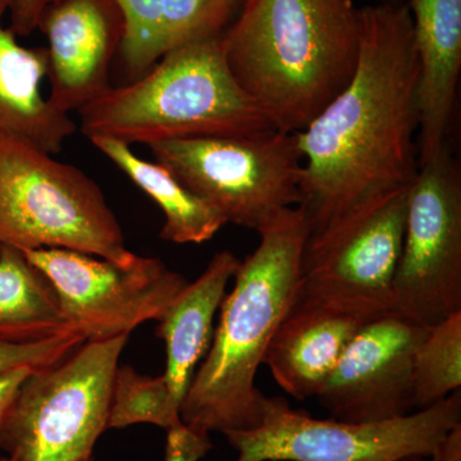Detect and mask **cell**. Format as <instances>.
Wrapping results in <instances>:
<instances>
[{
  "label": "cell",
  "instance_id": "cell-25",
  "mask_svg": "<svg viewBox=\"0 0 461 461\" xmlns=\"http://www.w3.org/2000/svg\"><path fill=\"white\" fill-rule=\"evenodd\" d=\"M57 0H9V29L17 36H29L38 30L45 9Z\"/></svg>",
  "mask_w": 461,
  "mask_h": 461
},
{
  "label": "cell",
  "instance_id": "cell-16",
  "mask_svg": "<svg viewBox=\"0 0 461 461\" xmlns=\"http://www.w3.org/2000/svg\"><path fill=\"white\" fill-rule=\"evenodd\" d=\"M123 18L120 54L129 81L147 74L169 51L222 38L244 0H113Z\"/></svg>",
  "mask_w": 461,
  "mask_h": 461
},
{
  "label": "cell",
  "instance_id": "cell-23",
  "mask_svg": "<svg viewBox=\"0 0 461 461\" xmlns=\"http://www.w3.org/2000/svg\"><path fill=\"white\" fill-rule=\"evenodd\" d=\"M85 341L86 338L78 332L26 344L0 341V373L17 366H32L36 371L47 368L65 359Z\"/></svg>",
  "mask_w": 461,
  "mask_h": 461
},
{
  "label": "cell",
  "instance_id": "cell-1",
  "mask_svg": "<svg viewBox=\"0 0 461 461\" xmlns=\"http://www.w3.org/2000/svg\"><path fill=\"white\" fill-rule=\"evenodd\" d=\"M359 59L350 83L296 132L299 206L308 244L411 187L420 171L418 60L409 3L360 8Z\"/></svg>",
  "mask_w": 461,
  "mask_h": 461
},
{
  "label": "cell",
  "instance_id": "cell-19",
  "mask_svg": "<svg viewBox=\"0 0 461 461\" xmlns=\"http://www.w3.org/2000/svg\"><path fill=\"white\" fill-rule=\"evenodd\" d=\"M89 140L162 209L160 239L173 244H203L226 224L213 206L191 193L167 167L142 159L130 145L115 139L93 136Z\"/></svg>",
  "mask_w": 461,
  "mask_h": 461
},
{
  "label": "cell",
  "instance_id": "cell-3",
  "mask_svg": "<svg viewBox=\"0 0 461 461\" xmlns=\"http://www.w3.org/2000/svg\"><path fill=\"white\" fill-rule=\"evenodd\" d=\"M260 242L240 262L221 304L211 348L181 405V421L202 435L259 426L264 395L256 386L276 330L295 303L311 229L299 206L258 230Z\"/></svg>",
  "mask_w": 461,
  "mask_h": 461
},
{
  "label": "cell",
  "instance_id": "cell-17",
  "mask_svg": "<svg viewBox=\"0 0 461 461\" xmlns=\"http://www.w3.org/2000/svg\"><path fill=\"white\" fill-rule=\"evenodd\" d=\"M8 11L9 0H0V132L20 136L56 156L77 126L42 95L50 69L47 48L21 45L5 25Z\"/></svg>",
  "mask_w": 461,
  "mask_h": 461
},
{
  "label": "cell",
  "instance_id": "cell-9",
  "mask_svg": "<svg viewBox=\"0 0 461 461\" xmlns=\"http://www.w3.org/2000/svg\"><path fill=\"white\" fill-rule=\"evenodd\" d=\"M461 312V176L445 144L409 191L391 313L430 327Z\"/></svg>",
  "mask_w": 461,
  "mask_h": 461
},
{
  "label": "cell",
  "instance_id": "cell-18",
  "mask_svg": "<svg viewBox=\"0 0 461 461\" xmlns=\"http://www.w3.org/2000/svg\"><path fill=\"white\" fill-rule=\"evenodd\" d=\"M239 264L229 250L215 254L205 271L186 285L158 320L157 336L165 341L167 354L166 371L160 375L180 412L194 375L211 348L215 313Z\"/></svg>",
  "mask_w": 461,
  "mask_h": 461
},
{
  "label": "cell",
  "instance_id": "cell-28",
  "mask_svg": "<svg viewBox=\"0 0 461 461\" xmlns=\"http://www.w3.org/2000/svg\"><path fill=\"white\" fill-rule=\"evenodd\" d=\"M402 461H424V457L412 456V457H408V459H403Z\"/></svg>",
  "mask_w": 461,
  "mask_h": 461
},
{
  "label": "cell",
  "instance_id": "cell-30",
  "mask_svg": "<svg viewBox=\"0 0 461 461\" xmlns=\"http://www.w3.org/2000/svg\"><path fill=\"white\" fill-rule=\"evenodd\" d=\"M0 461H14L11 459V457H3V459H0Z\"/></svg>",
  "mask_w": 461,
  "mask_h": 461
},
{
  "label": "cell",
  "instance_id": "cell-21",
  "mask_svg": "<svg viewBox=\"0 0 461 461\" xmlns=\"http://www.w3.org/2000/svg\"><path fill=\"white\" fill-rule=\"evenodd\" d=\"M461 387V312L427 329L412 357L415 411L442 402Z\"/></svg>",
  "mask_w": 461,
  "mask_h": 461
},
{
  "label": "cell",
  "instance_id": "cell-14",
  "mask_svg": "<svg viewBox=\"0 0 461 461\" xmlns=\"http://www.w3.org/2000/svg\"><path fill=\"white\" fill-rule=\"evenodd\" d=\"M387 313L357 303L296 299L263 364L285 393L304 402L317 395L354 336Z\"/></svg>",
  "mask_w": 461,
  "mask_h": 461
},
{
  "label": "cell",
  "instance_id": "cell-22",
  "mask_svg": "<svg viewBox=\"0 0 461 461\" xmlns=\"http://www.w3.org/2000/svg\"><path fill=\"white\" fill-rule=\"evenodd\" d=\"M142 423L172 429L181 423L180 408L173 402L162 375L150 377L131 366H118L108 429Z\"/></svg>",
  "mask_w": 461,
  "mask_h": 461
},
{
  "label": "cell",
  "instance_id": "cell-15",
  "mask_svg": "<svg viewBox=\"0 0 461 461\" xmlns=\"http://www.w3.org/2000/svg\"><path fill=\"white\" fill-rule=\"evenodd\" d=\"M418 60L420 163L447 144L461 69V0H409Z\"/></svg>",
  "mask_w": 461,
  "mask_h": 461
},
{
  "label": "cell",
  "instance_id": "cell-8",
  "mask_svg": "<svg viewBox=\"0 0 461 461\" xmlns=\"http://www.w3.org/2000/svg\"><path fill=\"white\" fill-rule=\"evenodd\" d=\"M461 423V391L403 417L373 423L317 420L282 397H264L259 426L224 433L236 461H402L430 457Z\"/></svg>",
  "mask_w": 461,
  "mask_h": 461
},
{
  "label": "cell",
  "instance_id": "cell-2",
  "mask_svg": "<svg viewBox=\"0 0 461 461\" xmlns=\"http://www.w3.org/2000/svg\"><path fill=\"white\" fill-rule=\"evenodd\" d=\"M362 18L353 0H244L227 65L278 131L300 132L348 86Z\"/></svg>",
  "mask_w": 461,
  "mask_h": 461
},
{
  "label": "cell",
  "instance_id": "cell-27",
  "mask_svg": "<svg viewBox=\"0 0 461 461\" xmlns=\"http://www.w3.org/2000/svg\"><path fill=\"white\" fill-rule=\"evenodd\" d=\"M430 461H461V423L442 437L430 455Z\"/></svg>",
  "mask_w": 461,
  "mask_h": 461
},
{
  "label": "cell",
  "instance_id": "cell-6",
  "mask_svg": "<svg viewBox=\"0 0 461 461\" xmlns=\"http://www.w3.org/2000/svg\"><path fill=\"white\" fill-rule=\"evenodd\" d=\"M130 335L86 339L23 382L0 420V448L14 461H93L108 429L115 373Z\"/></svg>",
  "mask_w": 461,
  "mask_h": 461
},
{
  "label": "cell",
  "instance_id": "cell-12",
  "mask_svg": "<svg viewBox=\"0 0 461 461\" xmlns=\"http://www.w3.org/2000/svg\"><path fill=\"white\" fill-rule=\"evenodd\" d=\"M429 327L393 313L375 318L346 346L318 402L330 418L373 423L415 411L412 357Z\"/></svg>",
  "mask_w": 461,
  "mask_h": 461
},
{
  "label": "cell",
  "instance_id": "cell-10",
  "mask_svg": "<svg viewBox=\"0 0 461 461\" xmlns=\"http://www.w3.org/2000/svg\"><path fill=\"white\" fill-rule=\"evenodd\" d=\"M23 253L50 280L67 321L86 339L130 335L159 320L189 284L157 258L138 256L122 266L67 249Z\"/></svg>",
  "mask_w": 461,
  "mask_h": 461
},
{
  "label": "cell",
  "instance_id": "cell-4",
  "mask_svg": "<svg viewBox=\"0 0 461 461\" xmlns=\"http://www.w3.org/2000/svg\"><path fill=\"white\" fill-rule=\"evenodd\" d=\"M222 38L177 48L138 80L112 86L78 111L81 132L87 139L107 136L130 147H149L276 131L233 77Z\"/></svg>",
  "mask_w": 461,
  "mask_h": 461
},
{
  "label": "cell",
  "instance_id": "cell-24",
  "mask_svg": "<svg viewBox=\"0 0 461 461\" xmlns=\"http://www.w3.org/2000/svg\"><path fill=\"white\" fill-rule=\"evenodd\" d=\"M212 447L211 436L195 432L182 421L167 429L166 461H200Z\"/></svg>",
  "mask_w": 461,
  "mask_h": 461
},
{
  "label": "cell",
  "instance_id": "cell-7",
  "mask_svg": "<svg viewBox=\"0 0 461 461\" xmlns=\"http://www.w3.org/2000/svg\"><path fill=\"white\" fill-rule=\"evenodd\" d=\"M191 191L226 223L257 232L302 202L303 154L296 132L242 138H195L149 145Z\"/></svg>",
  "mask_w": 461,
  "mask_h": 461
},
{
  "label": "cell",
  "instance_id": "cell-13",
  "mask_svg": "<svg viewBox=\"0 0 461 461\" xmlns=\"http://www.w3.org/2000/svg\"><path fill=\"white\" fill-rule=\"evenodd\" d=\"M38 30L48 41V100L58 111L78 112L111 89V66L123 38L113 0H57Z\"/></svg>",
  "mask_w": 461,
  "mask_h": 461
},
{
  "label": "cell",
  "instance_id": "cell-5",
  "mask_svg": "<svg viewBox=\"0 0 461 461\" xmlns=\"http://www.w3.org/2000/svg\"><path fill=\"white\" fill-rule=\"evenodd\" d=\"M0 247L67 249L122 264L138 257L98 184L32 141L0 132Z\"/></svg>",
  "mask_w": 461,
  "mask_h": 461
},
{
  "label": "cell",
  "instance_id": "cell-11",
  "mask_svg": "<svg viewBox=\"0 0 461 461\" xmlns=\"http://www.w3.org/2000/svg\"><path fill=\"white\" fill-rule=\"evenodd\" d=\"M409 191L382 200L329 238L306 245L296 299L339 300L391 313Z\"/></svg>",
  "mask_w": 461,
  "mask_h": 461
},
{
  "label": "cell",
  "instance_id": "cell-29",
  "mask_svg": "<svg viewBox=\"0 0 461 461\" xmlns=\"http://www.w3.org/2000/svg\"><path fill=\"white\" fill-rule=\"evenodd\" d=\"M377 3H396L402 2V0H375Z\"/></svg>",
  "mask_w": 461,
  "mask_h": 461
},
{
  "label": "cell",
  "instance_id": "cell-26",
  "mask_svg": "<svg viewBox=\"0 0 461 461\" xmlns=\"http://www.w3.org/2000/svg\"><path fill=\"white\" fill-rule=\"evenodd\" d=\"M35 371L32 366H17L0 373V420L11 408L23 382Z\"/></svg>",
  "mask_w": 461,
  "mask_h": 461
},
{
  "label": "cell",
  "instance_id": "cell-20",
  "mask_svg": "<svg viewBox=\"0 0 461 461\" xmlns=\"http://www.w3.org/2000/svg\"><path fill=\"white\" fill-rule=\"evenodd\" d=\"M78 332L50 280L20 249L0 247V341L26 344Z\"/></svg>",
  "mask_w": 461,
  "mask_h": 461
}]
</instances>
